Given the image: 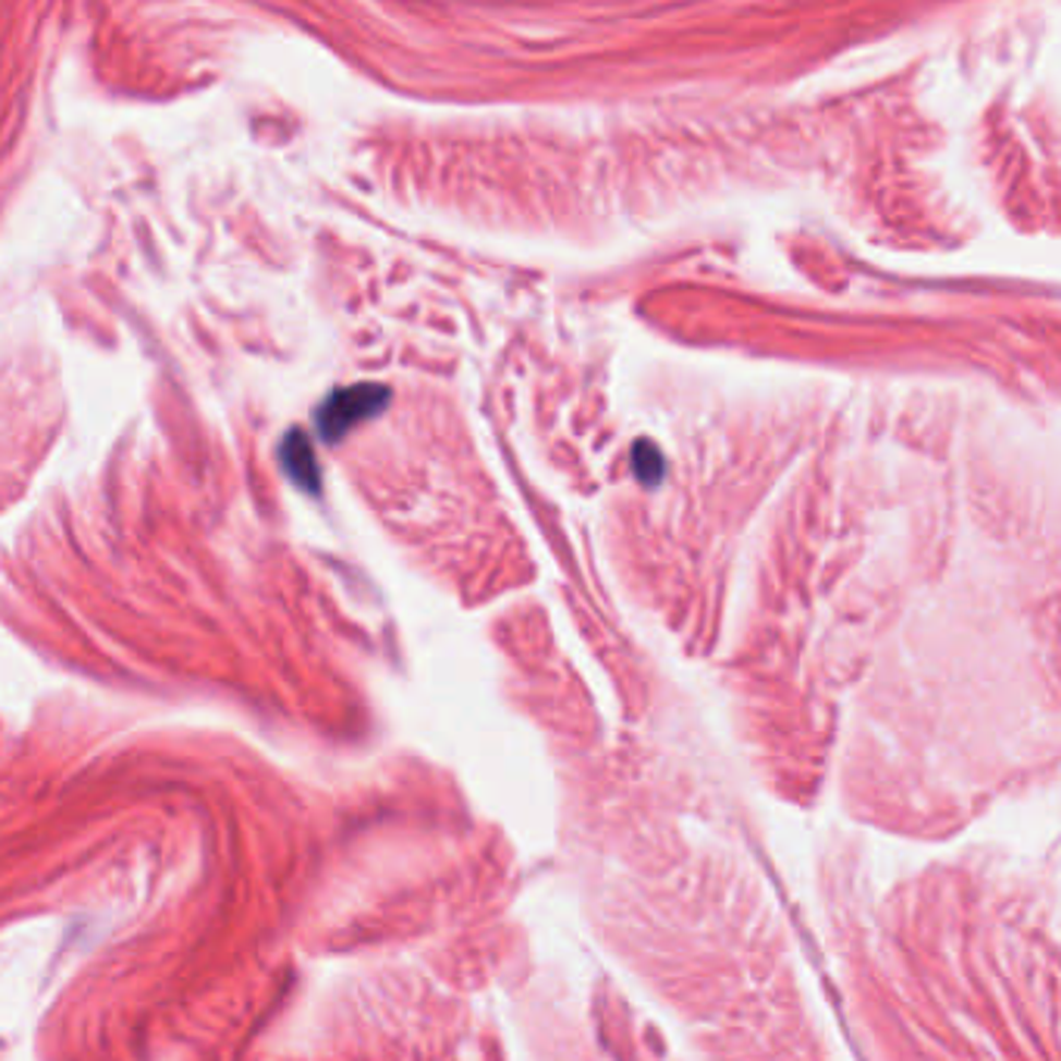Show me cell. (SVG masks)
I'll return each mask as SVG.
<instances>
[{
	"instance_id": "obj_1",
	"label": "cell",
	"mask_w": 1061,
	"mask_h": 1061,
	"mask_svg": "<svg viewBox=\"0 0 1061 1061\" xmlns=\"http://www.w3.org/2000/svg\"><path fill=\"white\" fill-rule=\"evenodd\" d=\"M390 405V390L380 383H355L346 390L330 392L325 399V405L318 408L315 420L318 430L327 442H337L358 424H365L370 417L383 412Z\"/></svg>"
},
{
	"instance_id": "obj_3",
	"label": "cell",
	"mask_w": 1061,
	"mask_h": 1061,
	"mask_svg": "<svg viewBox=\"0 0 1061 1061\" xmlns=\"http://www.w3.org/2000/svg\"><path fill=\"white\" fill-rule=\"evenodd\" d=\"M632 471H635V477L642 479L648 489H654V486H660L663 477H667V461H663V455L650 442H635V449H632Z\"/></svg>"
},
{
	"instance_id": "obj_2",
	"label": "cell",
	"mask_w": 1061,
	"mask_h": 1061,
	"mask_svg": "<svg viewBox=\"0 0 1061 1061\" xmlns=\"http://www.w3.org/2000/svg\"><path fill=\"white\" fill-rule=\"evenodd\" d=\"M281 464L286 477L293 479L300 489L318 496L321 489V474H318V458L312 452V442L303 430H290L281 439Z\"/></svg>"
}]
</instances>
